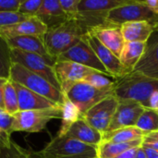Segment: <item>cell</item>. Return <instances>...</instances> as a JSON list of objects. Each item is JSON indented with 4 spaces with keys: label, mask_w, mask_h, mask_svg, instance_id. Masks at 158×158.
Segmentation results:
<instances>
[{
    "label": "cell",
    "mask_w": 158,
    "mask_h": 158,
    "mask_svg": "<svg viewBox=\"0 0 158 158\" xmlns=\"http://www.w3.org/2000/svg\"><path fill=\"white\" fill-rule=\"evenodd\" d=\"M145 133L136 126L118 129L112 131H106L102 134V141L110 143H131L143 140Z\"/></svg>",
    "instance_id": "d4e9b609"
},
{
    "label": "cell",
    "mask_w": 158,
    "mask_h": 158,
    "mask_svg": "<svg viewBox=\"0 0 158 158\" xmlns=\"http://www.w3.org/2000/svg\"><path fill=\"white\" fill-rule=\"evenodd\" d=\"M56 60H65V61H71L82 66L88 67L92 69H94L98 72L105 74L107 77H110V74L101 63L92 47L88 44L86 40L83 38L79 41L75 45L69 48L68 51L63 53Z\"/></svg>",
    "instance_id": "30bf717a"
},
{
    "label": "cell",
    "mask_w": 158,
    "mask_h": 158,
    "mask_svg": "<svg viewBox=\"0 0 158 158\" xmlns=\"http://www.w3.org/2000/svg\"><path fill=\"white\" fill-rule=\"evenodd\" d=\"M138 148H139V147L130 149V150H128V151L122 153L121 155L118 156L117 157L115 158H135V156H136V153H137Z\"/></svg>",
    "instance_id": "ab89813d"
},
{
    "label": "cell",
    "mask_w": 158,
    "mask_h": 158,
    "mask_svg": "<svg viewBox=\"0 0 158 158\" xmlns=\"http://www.w3.org/2000/svg\"><path fill=\"white\" fill-rule=\"evenodd\" d=\"M3 105H4V109L12 116L19 111L17 91L14 82L9 79L7 80L4 87Z\"/></svg>",
    "instance_id": "83f0119b"
},
{
    "label": "cell",
    "mask_w": 158,
    "mask_h": 158,
    "mask_svg": "<svg viewBox=\"0 0 158 158\" xmlns=\"http://www.w3.org/2000/svg\"><path fill=\"white\" fill-rule=\"evenodd\" d=\"M114 81H115V79L109 78L103 73L95 72V73H93V74L87 76L83 81H85V82L89 83L90 85H92L95 88H98V89H107V88L113 87Z\"/></svg>",
    "instance_id": "4dcf8cb0"
},
{
    "label": "cell",
    "mask_w": 158,
    "mask_h": 158,
    "mask_svg": "<svg viewBox=\"0 0 158 158\" xmlns=\"http://www.w3.org/2000/svg\"><path fill=\"white\" fill-rule=\"evenodd\" d=\"M96 158H98V157H96Z\"/></svg>",
    "instance_id": "c3c4849f"
},
{
    "label": "cell",
    "mask_w": 158,
    "mask_h": 158,
    "mask_svg": "<svg viewBox=\"0 0 158 158\" xmlns=\"http://www.w3.org/2000/svg\"><path fill=\"white\" fill-rule=\"evenodd\" d=\"M136 127L145 134L158 131V113L152 109H144L140 116Z\"/></svg>",
    "instance_id": "f1b7e54d"
},
{
    "label": "cell",
    "mask_w": 158,
    "mask_h": 158,
    "mask_svg": "<svg viewBox=\"0 0 158 158\" xmlns=\"http://www.w3.org/2000/svg\"><path fill=\"white\" fill-rule=\"evenodd\" d=\"M88 32L95 36L102 44H104L117 57L119 58V56L125 44L120 27L106 25L92 29Z\"/></svg>",
    "instance_id": "2e32d148"
},
{
    "label": "cell",
    "mask_w": 158,
    "mask_h": 158,
    "mask_svg": "<svg viewBox=\"0 0 158 158\" xmlns=\"http://www.w3.org/2000/svg\"><path fill=\"white\" fill-rule=\"evenodd\" d=\"M156 30V27L148 21H131L120 26L125 42L147 43Z\"/></svg>",
    "instance_id": "44dd1931"
},
{
    "label": "cell",
    "mask_w": 158,
    "mask_h": 158,
    "mask_svg": "<svg viewBox=\"0 0 158 158\" xmlns=\"http://www.w3.org/2000/svg\"><path fill=\"white\" fill-rule=\"evenodd\" d=\"M64 94L79 108L82 117L97 103L108 96L114 95L113 87L98 89L85 81H79L73 84Z\"/></svg>",
    "instance_id": "9c48e42d"
},
{
    "label": "cell",
    "mask_w": 158,
    "mask_h": 158,
    "mask_svg": "<svg viewBox=\"0 0 158 158\" xmlns=\"http://www.w3.org/2000/svg\"><path fill=\"white\" fill-rule=\"evenodd\" d=\"M43 1L44 0H21L18 12L29 18L35 17L43 4Z\"/></svg>",
    "instance_id": "d6a6232c"
},
{
    "label": "cell",
    "mask_w": 158,
    "mask_h": 158,
    "mask_svg": "<svg viewBox=\"0 0 158 158\" xmlns=\"http://www.w3.org/2000/svg\"><path fill=\"white\" fill-rule=\"evenodd\" d=\"M29 17L16 11V12H0V30H2L5 27L11 26L14 24H17L20 21H23L24 19H28Z\"/></svg>",
    "instance_id": "1f68e13d"
},
{
    "label": "cell",
    "mask_w": 158,
    "mask_h": 158,
    "mask_svg": "<svg viewBox=\"0 0 158 158\" xmlns=\"http://www.w3.org/2000/svg\"><path fill=\"white\" fill-rule=\"evenodd\" d=\"M84 39L92 47L101 63L104 65V67L106 69V70L113 79H118L128 73L121 65L119 58L117 57L104 44H102L101 42L95 36H94L90 32H87L84 35Z\"/></svg>",
    "instance_id": "5bb4252c"
},
{
    "label": "cell",
    "mask_w": 158,
    "mask_h": 158,
    "mask_svg": "<svg viewBox=\"0 0 158 158\" xmlns=\"http://www.w3.org/2000/svg\"><path fill=\"white\" fill-rule=\"evenodd\" d=\"M87 32L77 19H68L47 30L44 35L45 48L49 56L56 60L63 53L81 41Z\"/></svg>",
    "instance_id": "7a4b0ae2"
},
{
    "label": "cell",
    "mask_w": 158,
    "mask_h": 158,
    "mask_svg": "<svg viewBox=\"0 0 158 158\" xmlns=\"http://www.w3.org/2000/svg\"><path fill=\"white\" fill-rule=\"evenodd\" d=\"M8 138H11V135L7 134V133H6V132H4L3 131L0 130V143L2 142H4L5 140L8 139Z\"/></svg>",
    "instance_id": "bcb514c9"
},
{
    "label": "cell",
    "mask_w": 158,
    "mask_h": 158,
    "mask_svg": "<svg viewBox=\"0 0 158 158\" xmlns=\"http://www.w3.org/2000/svg\"><path fill=\"white\" fill-rule=\"evenodd\" d=\"M35 17L48 29L56 27L69 19L59 4V0H44Z\"/></svg>",
    "instance_id": "ffe728a7"
},
{
    "label": "cell",
    "mask_w": 158,
    "mask_h": 158,
    "mask_svg": "<svg viewBox=\"0 0 158 158\" xmlns=\"http://www.w3.org/2000/svg\"><path fill=\"white\" fill-rule=\"evenodd\" d=\"M21 0H0V12H16Z\"/></svg>",
    "instance_id": "d590c367"
},
{
    "label": "cell",
    "mask_w": 158,
    "mask_h": 158,
    "mask_svg": "<svg viewBox=\"0 0 158 158\" xmlns=\"http://www.w3.org/2000/svg\"><path fill=\"white\" fill-rule=\"evenodd\" d=\"M156 112H157V113H158V111H156Z\"/></svg>",
    "instance_id": "7dc6e473"
},
{
    "label": "cell",
    "mask_w": 158,
    "mask_h": 158,
    "mask_svg": "<svg viewBox=\"0 0 158 158\" xmlns=\"http://www.w3.org/2000/svg\"><path fill=\"white\" fill-rule=\"evenodd\" d=\"M48 28L37 17H30L17 24L3 28L0 30V34L5 38L30 35L44 36Z\"/></svg>",
    "instance_id": "e0dca14e"
},
{
    "label": "cell",
    "mask_w": 158,
    "mask_h": 158,
    "mask_svg": "<svg viewBox=\"0 0 158 158\" xmlns=\"http://www.w3.org/2000/svg\"><path fill=\"white\" fill-rule=\"evenodd\" d=\"M61 106L29 111H19L13 115L12 133L23 131L28 133H38L45 130L47 124L53 119H61Z\"/></svg>",
    "instance_id": "8992f818"
},
{
    "label": "cell",
    "mask_w": 158,
    "mask_h": 158,
    "mask_svg": "<svg viewBox=\"0 0 158 158\" xmlns=\"http://www.w3.org/2000/svg\"><path fill=\"white\" fill-rule=\"evenodd\" d=\"M147 42L145 51L132 71L158 80V29Z\"/></svg>",
    "instance_id": "9a60e30c"
},
{
    "label": "cell",
    "mask_w": 158,
    "mask_h": 158,
    "mask_svg": "<svg viewBox=\"0 0 158 158\" xmlns=\"http://www.w3.org/2000/svg\"><path fill=\"white\" fill-rule=\"evenodd\" d=\"M142 1L154 13L158 15V0H142Z\"/></svg>",
    "instance_id": "74e56055"
},
{
    "label": "cell",
    "mask_w": 158,
    "mask_h": 158,
    "mask_svg": "<svg viewBox=\"0 0 158 158\" xmlns=\"http://www.w3.org/2000/svg\"><path fill=\"white\" fill-rule=\"evenodd\" d=\"M143 148L144 150V153L147 158H158V151L151 149V148H146V147H143Z\"/></svg>",
    "instance_id": "7bdbcfd3"
},
{
    "label": "cell",
    "mask_w": 158,
    "mask_h": 158,
    "mask_svg": "<svg viewBox=\"0 0 158 158\" xmlns=\"http://www.w3.org/2000/svg\"><path fill=\"white\" fill-rule=\"evenodd\" d=\"M12 65L11 47L6 39L0 34V78L9 79Z\"/></svg>",
    "instance_id": "4316f807"
},
{
    "label": "cell",
    "mask_w": 158,
    "mask_h": 158,
    "mask_svg": "<svg viewBox=\"0 0 158 158\" xmlns=\"http://www.w3.org/2000/svg\"><path fill=\"white\" fill-rule=\"evenodd\" d=\"M41 152L48 158H96L97 147L68 136H56Z\"/></svg>",
    "instance_id": "5b68a950"
},
{
    "label": "cell",
    "mask_w": 158,
    "mask_h": 158,
    "mask_svg": "<svg viewBox=\"0 0 158 158\" xmlns=\"http://www.w3.org/2000/svg\"><path fill=\"white\" fill-rule=\"evenodd\" d=\"M129 0H81L77 20L89 31L92 29L106 26L108 13Z\"/></svg>",
    "instance_id": "277c9868"
},
{
    "label": "cell",
    "mask_w": 158,
    "mask_h": 158,
    "mask_svg": "<svg viewBox=\"0 0 158 158\" xmlns=\"http://www.w3.org/2000/svg\"><path fill=\"white\" fill-rule=\"evenodd\" d=\"M135 158H147L145 153H144V150H143V148L142 146L138 148L137 153H136V156H135Z\"/></svg>",
    "instance_id": "f6af8a7d"
},
{
    "label": "cell",
    "mask_w": 158,
    "mask_h": 158,
    "mask_svg": "<svg viewBox=\"0 0 158 158\" xmlns=\"http://www.w3.org/2000/svg\"><path fill=\"white\" fill-rule=\"evenodd\" d=\"M131 21H148L158 29V15L147 7L142 0H129L113 8L107 16V25L120 27Z\"/></svg>",
    "instance_id": "52a82bcc"
},
{
    "label": "cell",
    "mask_w": 158,
    "mask_h": 158,
    "mask_svg": "<svg viewBox=\"0 0 158 158\" xmlns=\"http://www.w3.org/2000/svg\"><path fill=\"white\" fill-rule=\"evenodd\" d=\"M144 109L145 108L136 101H132V100L118 101V107L113 116V118L111 120L107 131L136 126V123Z\"/></svg>",
    "instance_id": "4fadbf2b"
},
{
    "label": "cell",
    "mask_w": 158,
    "mask_h": 158,
    "mask_svg": "<svg viewBox=\"0 0 158 158\" xmlns=\"http://www.w3.org/2000/svg\"><path fill=\"white\" fill-rule=\"evenodd\" d=\"M13 120H14V118L12 115L8 114L5 109L0 108V130L1 131L11 135Z\"/></svg>",
    "instance_id": "e575fe53"
},
{
    "label": "cell",
    "mask_w": 158,
    "mask_h": 158,
    "mask_svg": "<svg viewBox=\"0 0 158 158\" xmlns=\"http://www.w3.org/2000/svg\"><path fill=\"white\" fill-rule=\"evenodd\" d=\"M0 158H27L26 149L8 138L0 143Z\"/></svg>",
    "instance_id": "f546056e"
},
{
    "label": "cell",
    "mask_w": 158,
    "mask_h": 158,
    "mask_svg": "<svg viewBox=\"0 0 158 158\" xmlns=\"http://www.w3.org/2000/svg\"><path fill=\"white\" fill-rule=\"evenodd\" d=\"M54 68L63 94L73 84L79 81H83L87 76L98 72L81 64L65 60H56Z\"/></svg>",
    "instance_id": "7c38bea8"
},
{
    "label": "cell",
    "mask_w": 158,
    "mask_h": 158,
    "mask_svg": "<svg viewBox=\"0 0 158 158\" xmlns=\"http://www.w3.org/2000/svg\"><path fill=\"white\" fill-rule=\"evenodd\" d=\"M7 79H3L0 78V108L4 109V105H3V94H4V87L5 84L6 83Z\"/></svg>",
    "instance_id": "b9f144b4"
},
{
    "label": "cell",
    "mask_w": 158,
    "mask_h": 158,
    "mask_svg": "<svg viewBox=\"0 0 158 158\" xmlns=\"http://www.w3.org/2000/svg\"><path fill=\"white\" fill-rule=\"evenodd\" d=\"M11 49H19L24 52L39 55L46 59L56 61L51 57L45 48L44 36H17L12 38H6Z\"/></svg>",
    "instance_id": "d6986e66"
},
{
    "label": "cell",
    "mask_w": 158,
    "mask_h": 158,
    "mask_svg": "<svg viewBox=\"0 0 158 158\" xmlns=\"http://www.w3.org/2000/svg\"><path fill=\"white\" fill-rule=\"evenodd\" d=\"M143 142H158V131L144 135Z\"/></svg>",
    "instance_id": "60d3db41"
},
{
    "label": "cell",
    "mask_w": 158,
    "mask_h": 158,
    "mask_svg": "<svg viewBox=\"0 0 158 158\" xmlns=\"http://www.w3.org/2000/svg\"><path fill=\"white\" fill-rule=\"evenodd\" d=\"M11 57L13 63L19 64L28 70L40 75L61 91L54 68L56 61L49 60L39 55L24 52L19 49H11Z\"/></svg>",
    "instance_id": "ba28073f"
},
{
    "label": "cell",
    "mask_w": 158,
    "mask_h": 158,
    "mask_svg": "<svg viewBox=\"0 0 158 158\" xmlns=\"http://www.w3.org/2000/svg\"><path fill=\"white\" fill-rule=\"evenodd\" d=\"M143 140L134 141L131 143H110L101 141L97 145V157L98 158H115L122 153L132 149L141 147Z\"/></svg>",
    "instance_id": "cb8c5ba5"
},
{
    "label": "cell",
    "mask_w": 158,
    "mask_h": 158,
    "mask_svg": "<svg viewBox=\"0 0 158 158\" xmlns=\"http://www.w3.org/2000/svg\"><path fill=\"white\" fill-rule=\"evenodd\" d=\"M118 105V100L114 95L108 96L90 108L83 115V118L103 134L107 131Z\"/></svg>",
    "instance_id": "8fae6325"
},
{
    "label": "cell",
    "mask_w": 158,
    "mask_h": 158,
    "mask_svg": "<svg viewBox=\"0 0 158 158\" xmlns=\"http://www.w3.org/2000/svg\"><path fill=\"white\" fill-rule=\"evenodd\" d=\"M14 85H15L17 94H18L19 111L46 109V108L56 107V106H59V105L48 100L47 98L21 86L19 83L14 82Z\"/></svg>",
    "instance_id": "ac0fdd59"
},
{
    "label": "cell",
    "mask_w": 158,
    "mask_h": 158,
    "mask_svg": "<svg viewBox=\"0 0 158 158\" xmlns=\"http://www.w3.org/2000/svg\"><path fill=\"white\" fill-rule=\"evenodd\" d=\"M26 154H27V158H48L41 151H33L31 148L26 149Z\"/></svg>",
    "instance_id": "f35d334b"
},
{
    "label": "cell",
    "mask_w": 158,
    "mask_h": 158,
    "mask_svg": "<svg viewBox=\"0 0 158 158\" xmlns=\"http://www.w3.org/2000/svg\"><path fill=\"white\" fill-rule=\"evenodd\" d=\"M61 126L56 136H64L69 130V128L81 118H82L81 113L79 108L64 94V99L61 105Z\"/></svg>",
    "instance_id": "484cf974"
},
{
    "label": "cell",
    "mask_w": 158,
    "mask_h": 158,
    "mask_svg": "<svg viewBox=\"0 0 158 158\" xmlns=\"http://www.w3.org/2000/svg\"><path fill=\"white\" fill-rule=\"evenodd\" d=\"M142 146L146 147V148H151V149L158 151V142H143V141Z\"/></svg>",
    "instance_id": "ee69618b"
},
{
    "label": "cell",
    "mask_w": 158,
    "mask_h": 158,
    "mask_svg": "<svg viewBox=\"0 0 158 158\" xmlns=\"http://www.w3.org/2000/svg\"><path fill=\"white\" fill-rule=\"evenodd\" d=\"M64 136L76 139L85 144L96 147L102 141V133L93 128L83 117L77 120Z\"/></svg>",
    "instance_id": "7402d4cb"
},
{
    "label": "cell",
    "mask_w": 158,
    "mask_h": 158,
    "mask_svg": "<svg viewBox=\"0 0 158 158\" xmlns=\"http://www.w3.org/2000/svg\"><path fill=\"white\" fill-rule=\"evenodd\" d=\"M146 45L147 43L125 42L119 56V61L128 73L131 72L137 63L140 61L145 51Z\"/></svg>",
    "instance_id": "603a6c76"
},
{
    "label": "cell",
    "mask_w": 158,
    "mask_h": 158,
    "mask_svg": "<svg viewBox=\"0 0 158 158\" xmlns=\"http://www.w3.org/2000/svg\"><path fill=\"white\" fill-rule=\"evenodd\" d=\"M158 92V80L131 71L115 79L114 96L118 100H132L147 108L152 94Z\"/></svg>",
    "instance_id": "6da1fadb"
},
{
    "label": "cell",
    "mask_w": 158,
    "mask_h": 158,
    "mask_svg": "<svg viewBox=\"0 0 158 158\" xmlns=\"http://www.w3.org/2000/svg\"><path fill=\"white\" fill-rule=\"evenodd\" d=\"M9 80L47 98L48 100L59 106L62 105L64 94L61 91L52 85L44 78L28 70L19 64L13 63Z\"/></svg>",
    "instance_id": "3957f363"
},
{
    "label": "cell",
    "mask_w": 158,
    "mask_h": 158,
    "mask_svg": "<svg viewBox=\"0 0 158 158\" xmlns=\"http://www.w3.org/2000/svg\"><path fill=\"white\" fill-rule=\"evenodd\" d=\"M146 109H152L155 111H158V92H156L152 94Z\"/></svg>",
    "instance_id": "8d00e7d4"
},
{
    "label": "cell",
    "mask_w": 158,
    "mask_h": 158,
    "mask_svg": "<svg viewBox=\"0 0 158 158\" xmlns=\"http://www.w3.org/2000/svg\"><path fill=\"white\" fill-rule=\"evenodd\" d=\"M81 0H59V4L69 19H77Z\"/></svg>",
    "instance_id": "836d02e7"
}]
</instances>
